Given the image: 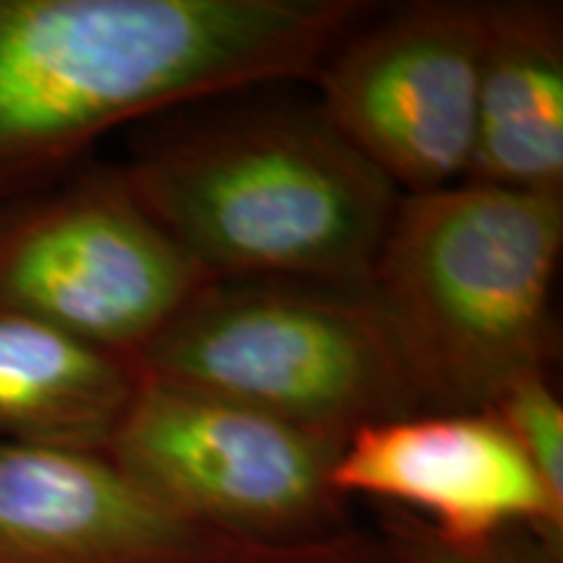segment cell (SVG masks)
<instances>
[{"label": "cell", "instance_id": "7a4b0ae2", "mask_svg": "<svg viewBox=\"0 0 563 563\" xmlns=\"http://www.w3.org/2000/svg\"><path fill=\"white\" fill-rule=\"evenodd\" d=\"M121 175L209 279L365 290L402 199L316 100H243L167 121Z\"/></svg>", "mask_w": 563, "mask_h": 563}, {"label": "cell", "instance_id": "52a82bcc", "mask_svg": "<svg viewBox=\"0 0 563 563\" xmlns=\"http://www.w3.org/2000/svg\"><path fill=\"white\" fill-rule=\"evenodd\" d=\"M485 3L420 0L371 11L311 79L334 129L402 196L467 178Z\"/></svg>", "mask_w": 563, "mask_h": 563}, {"label": "cell", "instance_id": "30bf717a", "mask_svg": "<svg viewBox=\"0 0 563 563\" xmlns=\"http://www.w3.org/2000/svg\"><path fill=\"white\" fill-rule=\"evenodd\" d=\"M563 196V16L540 0L485 3L467 178Z\"/></svg>", "mask_w": 563, "mask_h": 563}, {"label": "cell", "instance_id": "4fadbf2b", "mask_svg": "<svg viewBox=\"0 0 563 563\" xmlns=\"http://www.w3.org/2000/svg\"><path fill=\"white\" fill-rule=\"evenodd\" d=\"M530 460L534 473L563 506V405L551 386V373H530L488 405Z\"/></svg>", "mask_w": 563, "mask_h": 563}, {"label": "cell", "instance_id": "7c38bea8", "mask_svg": "<svg viewBox=\"0 0 563 563\" xmlns=\"http://www.w3.org/2000/svg\"><path fill=\"white\" fill-rule=\"evenodd\" d=\"M373 509V530L394 563H563V538L543 527L509 525L477 540H452L405 509Z\"/></svg>", "mask_w": 563, "mask_h": 563}, {"label": "cell", "instance_id": "9c48e42d", "mask_svg": "<svg viewBox=\"0 0 563 563\" xmlns=\"http://www.w3.org/2000/svg\"><path fill=\"white\" fill-rule=\"evenodd\" d=\"M230 543L104 454L0 439V563H209Z\"/></svg>", "mask_w": 563, "mask_h": 563}, {"label": "cell", "instance_id": "5bb4252c", "mask_svg": "<svg viewBox=\"0 0 563 563\" xmlns=\"http://www.w3.org/2000/svg\"><path fill=\"white\" fill-rule=\"evenodd\" d=\"M209 563H394L376 530L347 525L323 538L290 545L230 543Z\"/></svg>", "mask_w": 563, "mask_h": 563}, {"label": "cell", "instance_id": "277c9868", "mask_svg": "<svg viewBox=\"0 0 563 563\" xmlns=\"http://www.w3.org/2000/svg\"><path fill=\"white\" fill-rule=\"evenodd\" d=\"M136 363L154 382L340 441L422 412L371 295L316 282L211 279Z\"/></svg>", "mask_w": 563, "mask_h": 563}, {"label": "cell", "instance_id": "6da1fadb", "mask_svg": "<svg viewBox=\"0 0 563 563\" xmlns=\"http://www.w3.org/2000/svg\"><path fill=\"white\" fill-rule=\"evenodd\" d=\"M363 0H0V191L112 129L311 79Z\"/></svg>", "mask_w": 563, "mask_h": 563}, {"label": "cell", "instance_id": "5b68a950", "mask_svg": "<svg viewBox=\"0 0 563 563\" xmlns=\"http://www.w3.org/2000/svg\"><path fill=\"white\" fill-rule=\"evenodd\" d=\"M344 441L211 394L141 384L104 456L154 501L245 545H290L350 525L332 470Z\"/></svg>", "mask_w": 563, "mask_h": 563}, {"label": "cell", "instance_id": "3957f363", "mask_svg": "<svg viewBox=\"0 0 563 563\" xmlns=\"http://www.w3.org/2000/svg\"><path fill=\"white\" fill-rule=\"evenodd\" d=\"M563 196L462 180L402 196L365 292L422 410H481L555 357Z\"/></svg>", "mask_w": 563, "mask_h": 563}, {"label": "cell", "instance_id": "8fae6325", "mask_svg": "<svg viewBox=\"0 0 563 563\" xmlns=\"http://www.w3.org/2000/svg\"><path fill=\"white\" fill-rule=\"evenodd\" d=\"M139 384L136 357L0 308V439L104 454Z\"/></svg>", "mask_w": 563, "mask_h": 563}, {"label": "cell", "instance_id": "8992f818", "mask_svg": "<svg viewBox=\"0 0 563 563\" xmlns=\"http://www.w3.org/2000/svg\"><path fill=\"white\" fill-rule=\"evenodd\" d=\"M209 282L121 170L87 175L0 220V308L121 355L139 357Z\"/></svg>", "mask_w": 563, "mask_h": 563}, {"label": "cell", "instance_id": "ba28073f", "mask_svg": "<svg viewBox=\"0 0 563 563\" xmlns=\"http://www.w3.org/2000/svg\"><path fill=\"white\" fill-rule=\"evenodd\" d=\"M344 498L405 509L452 540L509 525L563 538V506L490 407L422 410L371 422L344 441L332 470Z\"/></svg>", "mask_w": 563, "mask_h": 563}]
</instances>
